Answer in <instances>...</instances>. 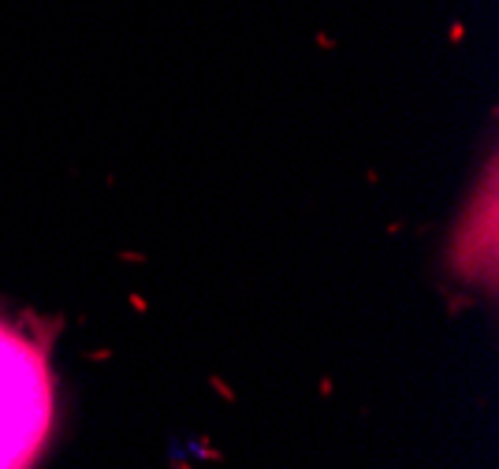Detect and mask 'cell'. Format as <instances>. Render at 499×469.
<instances>
[{"instance_id":"cell-1","label":"cell","mask_w":499,"mask_h":469,"mask_svg":"<svg viewBox=\"0 0 499 469\" xmlns=\"http://www.w3.org/2000/svg\"><path fill=\"white\" fill-rule=\"evenodd\" d=\"M56 428L45 346L0 317V469H34Z\"/></svg>"}]
</instances>
